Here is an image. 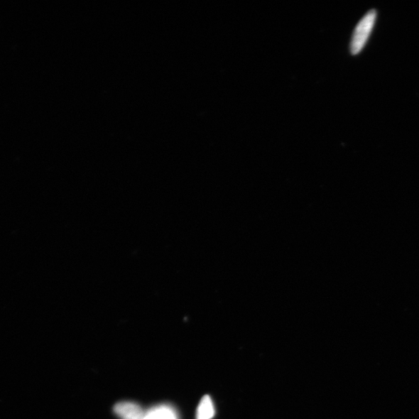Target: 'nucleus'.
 Returning <instances> with one entry per match:
<instances>
[{
    "label": "nucleus",
    "mask_w": 419,
    "mask_h": 419,
    "mask_svg": "<svg viewBox=\"0 0 419 419\" xmlns=\"http://www.w3.org/2000/svg\"><path fill=\"white\" fill-rule=\"evenodd\" d=\"M376 19V11H369L360 21L354 30L351 40L350 51L354 55H358L365 47L371 35Z\"/></svg>",
    "instance_id": "obj_1"
},
{
    "label": "nucleus",
    "mask_w": 419,
    "mask_h": 419,
    "mask_svg": "<svg viewBox=\"0 0 419 419\" xmlns=\"http://www.w3.org/2000/svg\"><path fill=\"white\" fill-rule=\"evenodd\" d=\"M114 413L121 419H144L146 413L138 404L122 401L114 407Z\"/></svg>",
    "instance_id": "obj_2"
},
{
    "label": "nucleus",
    "mask_w": 419,
    "mask_h": 419,
    "mask_svg": "<svg viewBox=\"0 0 419 419\" xmlns=\"http://www.w3.org/2000/svg\"><path fill=\"white\" fill-rule=\"evenodd\" d=\"M144 419H178V417L172 407L159 406L148 410Z\"/></svg>",
    "instance_id": "obj_3"
},
{
    "label": "nucleus",
    "mask_w": 419,
    "mask_h": 419,
    "mask_svg": "<svg viewBox=\"0 0 419 419\" xmlns=\"http://www.w3.org/2000/svg\"><path fill=\"white\" fill-rule=\"evenodd\" d=\"M214 415L213 402L209 396H205L200 402L197 408V419H212Z\"/></svg>",
    "instance_id": "obj_4"
}]
</instances>
